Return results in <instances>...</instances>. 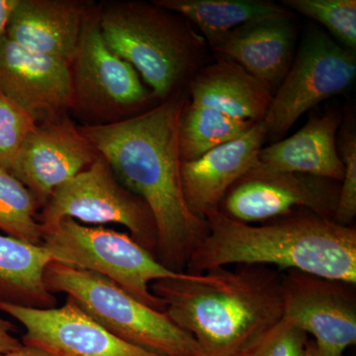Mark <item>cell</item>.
<instances>
[{
  "label": "cell",
  "mask_w": 356,
  "mask_h": 356,
  "mask_svg": "<svg viewBox=\"0 0 356 356\" xmlns=\"http://www.w3.org/2000/svg\"><path fill=\"white\" fill-rule=\"evenodd\" d=\"M15 330L13 323L0 318V355L18 350L23 346L22 341L13 336Z\"/></svg>",
  "instance_id": "obj_28"
},
{
  "label": "cell",
  "mask_w": 356,
  "mask_h": 356,
  "mask_svg": "<svg viewBox=\"0 0 356 356\" xmlns=\"http://www.w3.org/2000/svg\"><path fill=\"white\" fill-rule=\"evenodd\" d=\"M207 233L194 248L188 273L259 264L297 270L356 284V229L337 224L308 210L245 224L220 211L205 218Z\"/></svg>",
  "instance_id": "obj_3"
},
{
  "label": "cell",
  "mask_w": 356,
  "mask_h": 356,
  "mask_svg": "<svg viewBox=\"0 0 356 356\" xmlns=\"http://www.w3.org/2000/svg\"><path fill=\"white\" fill-rule=\"evenodd\" d=\"M341 182L294 172L252 168L227 192L219 209L225 216L245 224L264 222L308 210L332 220Z\"/></svg>",
  "instance_id": "obj_9"
},
{
  "label": "cell",
  "mask_w": 356,
  "mask_h": 356,
  "mask_svg": "<svg viewBox=\"0 0 356 356\" xmlns=\"http://www.w3.org/2000/svg\"><path fill=\"white\" fill-rule=\"evenodd\" d=\"M188 100L177 93L137 116L79 128L119 181L147 204L158 229L156 259L178 273H185L207 233L206 222L191 214L182 191L178 131Z\"/></svg>",
  "instance_id": "obj_1"
},
{
  "label": "cell",
  "mask_w": 356,
  "mask_h": 356,
  "mask_svg": "<svg viewBox=\"0 0 356 356\" xmlns=\"http://www.w3.org/2000/svg\"><path fill=\"white\" fill-rule=\"evenodd\" d=\"M43 205L17 178L0 168V229L7 236L42 245L38 211Z\"/></svg>",
  "instance_id": "obj_23"
},
{
  "label": "cell",
  "mask_w": 356,
  "mask_h": 356,
  "mask_svg": "<svg viewBox=\"0 0 356 356\" xmlns=\"http://www.w3.org/2000/svg\"><path fill=\"white\" fill-rule=\"evenodd\" d=\"M257 123L238 120L187 102L180 118L178 140L182 163L242 137Z\"/></svg>",
  "instance_id": "obj_22"
},
{
  "label": "cell",
  "mask_w": 356,
  "mask_h": 356,
  "mask_svg": "<svg viewBox=\"0 0 356 356\" xmlns=\"http://www.w3.org/2000/svg\"><path fill=\"white\" fill-rule=\"evenodd\" d=\"M98 156L79 129L65 119L37 125L26 138L9 173L44 206L60 185L86 170Z\"/></svg>",
  "instance_id": "obj_13"
},
{
  "label": "cell",
  "mask_w": 356,
  "mask_h": 356,
  "mask_svg": "<svg viewBox=\"0 0 356 356\" xmlns=\"http://www.w3.org/2000/svg\"><path fill=\"white\" fill-rule=\"evenodd\" d=\"M307 356H332L327 355L324 351L320 350L316 346L315 341H309L308 348H307Z\"/></svg>",
  "instance_id": "obj_31"
},
{
  "label": "cell",
  "mask_w": 356,
  "mask_h": 356,
  "mask_svg": "<svg viewBox=\"0 0 356 356\" xmlns=\"http://www.w3.org/2000/svg\"><path fill=\"white\" fill-rule=\"evenodd\" d=\"M44 282L51 294L64 293L98 324L127 343L161 356H203L195 339L163 312L140 303L100 274L53 261Z\"/></svg>",
  "instance_id": "obj_5"
},
{
  "label": "cell",
  "mask_w": 356,
  "mask_h": 356,
  "mask_svg": "<svg viewBox=\"0 0 356 356\" xmlns=\"http://www.w3.org/2000/svg\"><path fill=\"white\" fill-rule=\"evenodd\" d=\"M308 337L283 318L240 356H307Z\"/></svg>",
  "instance_id": "obj_27"
},
{
  "label": "cell",
  "mask_w": 356,
  "mask_h": 356,
  "mask_svg": "<svg viewBox=\"0 0 356 356\" xmlns=\"http://www.w3.org/2000/svg\"><path fill=\"white\" fill-rule=\"evenodd\" d=\"M343 119L337 111L312 116L294 135L262 147L254 168L302 173L341 182L344 170L337 137Z\"/></svg>",
  "instance_id": "obj_18"
},
{
  "label": "cell",
  "mask_w": 356,
  "mask_h": 356,
  "mask_svg": "<svg viewBox=\"0 0 356 356\" xmlns=\"http://www.w3.org/2000/svg\"><path fill=\"white\" fill-rule=\"evenodd\" d=\"M151 291L203 356H240L284 317L282 273L270 266L185 273L154 281Z\"/></svg>",
  "instance_id": "obj_2"
},
{
  "label": "cell",
  "mask_w": 356,
  "mask_h": 356,
  "mask_svg": "<svg viewBox=\"0 0 356 356\" xmlns=\"http://www.w3.org/2000/svg\"><path fill=\"white\" fill-rule=\"evenodd\" d=\"M266 140V126L259 122L242 137L181 163L182 191L194 217L205 221L207 215L219 209L229 189L257 165Z\"/></svg>",
  "instance_id": "obj_15"
},
{
  "label": "cell",
  "mask_w": 356,
  "mask_h": 356,
  "mask_svg": "<svg viewBox=\"0 0 356 356\" xmlns=\"http://www.w3.org/2000/svg\"><path fill=\"white\" fill-rule=\"evenodd\" d=\"M67 218L88 224L122 225L134 241L156 255L158 229L153 213L119 181L100 154L92 165L54 192L38 221L42 228H48Z\"/></svg>",
  "instance_id": "obj_8"
},
{
  "label": "cell",
  "mask_w": 356,
  "mask_h": 356,
  "mask_svg": "<svg viewBox=\"0 0 356 356\" xmlns=\"http://www.w3.org/2000/svg\"><path fill=\"white\" fill-rule=\"evenodd\" d=\"M0 311L25 327L24 346L58 356H161L114 336L67 297L62 307L26 308L0 301Z\"/></svg>",
  "instance_id": "obj_12"
},
{
  "label": "cell",
  "mask_w": 356,
  "mask_h": 356,
  "mask_svg": "<svg viewBox=\"0 0 356 356\" xmlns=\"http://www.w3.org/2000/svg\"><path fill=\"white\" fill-rule=\"evenodd\" d=\"M17 1L18 0H0V39L6 35L7 24Z\"/></svg>",
  "instance_id": "obj_29"
},
{
  "label": "cell",
  "mask_w": 356,
  "mask_h": 356,
  "mask_svg": "<svg viewBox=\"0 0 356 356\" xmlns=\"http://www.w3.org/2000/svg\"><path fill=\"white\" fill-rule=\"evenodd\" d=\"M0 356H58L48 351L40 350V348H33V346H24L23 344L18 350L10 351V353H4Z\"/></svg>",
  "instance_id": "obj_30"
},
{
  "label": "cell",
  "mask_w": 356,
  "mask_h": 356,
  "mask_svg": "<svg viewBox=\"0 0 356 356\" xmlns=\"http://www.w3.org/2000/svg\"><path fill=\"white\" fill-rule=\"evenodd\" d=\"M297 30L296 17L289 11L238 26L210 50L242 67L274 95L291 67Z\"/></svg>",
  "instance_id": "obj_16"
},
{
  "label": "cell",
  "mask_w": 356,
  "mask_h": 356,
  "mask_svg": "<svg viewBox=\"0 0 356 356\" xmlns=\"http://www.w3.org/2000/svg\"><path fill=\"white\" fill-rule=\"evenodd\" d=\"M42 245L54 261L100 274L140 303L165 313L163 301L151 291L154 281L179 277L130 235L104 227H88L63 219L42 228Z\"/></svg>",
  "instance_id": "obj_6"
},
{
  "label": "cell",
  "mask_w": 356,
  "mask_h": 356,
  "mask_svg": "<svg viewBox=\"0 0 356 356\" xmlns=\"http://www.w3.org/2000/svg\"><path fill=\"white\" fill-rule=\"evenodd\" d=\"M154 3L195 25L209 49L238 26L290 11L267 0H156Z\"/></svg>",
  "instance_id": "obj_21"
},
{
  "label": "cell",
  "mask_w": 356,
  "mask_h": 356,
  "mask_svg": "<svg viewBox=\"0 0 356 356\" xmlns=\"http://www.w3.org/2000/svg\"><path fill=\"white\" fill-rule=\"evenodd\" d=\"M282 3L320 23L337 43L356 51L355 0H283Z\"/></svg>",
  "instance_id": "obj_24"
},
{
  "label": "cell",
  "mask_w": 356,
  "mask_h": 356,
  "mask_svg": "<svg viewBox=\"0 0 356 356\" xmlns=\"http://www.w3.org/2000/svg\"><path fill=\"white\" fill-rule=\"evenodd\" d=\"M110 50L129 63L165 102L206 65L209 47L191 23L163 7L126 2L98 15Z\"/></svg>",
  "instance_id": "obj_4"
},
{
  "label": "cell",
  "mask_w": 356,
  "mask_h": 356,
  "mask_svg": "<svg viewBox=\"0 0 356 356\" xmlns=\"http://www.w3.org/2000/svg\"><path fill=\"white\" fill-rule=\"evenodd\" d=\"M0 95L32 115L57 114L74 106L70 65L60 58L0 39Z\"/></svg>",
  "instance_id": "obj_14"
},
{
  "label": "cell",
  "mask_w": 356,
  "mask_h": 356,
  "mask_svg": "<svg viewBox=\"0 0 356 356\" xmlns=\"http://www.w3.org/2000/svg\"><path fill=\"white\" fill-rule=\"evenodd\" d=\"M337 151L343 165L339 200L332 221L351 227L356 216V128L355 115L343 119L337 137Z\"/></svg>",
  "instance_id": "obj_25"
},
{
  "label": "cell",
  "mask_w": 356,
  "mask_h": 356,
  "mask_svg": "<svg viewBox=\"0 0 356 356\" xmlns=\"http://www.w3.org/2000/svg\"><path fill=\"white\" fill-rule=\"evenodd\" d=\"M70 70L74 105L88 111L120 113L149 100L137 70L105 43L95 14L86 13Z\"/></svg>",
  "instance_id": "obj_11"
},
{
  "label": "cell",
  "mask_w": 356,
  "mask_h": 356,
  "mask_svg": "<svg viewBox=\"0 0 356 356\" xmlns=\"http://www.w3.org/2000/svg\"><path fill=\"white\" fill-rule=\"evenodd\" d=\"M54 261L43 245L0 235V301L26 308L49 309L57 304L44 282Z\"/></svg>",
  "instance_id": "obj_20"
},
{
  "label": "cell",
  "mask_w": 356,
  "mask_h": 356,
  "mask_svg": "<svg viewBox=\"0 0 356 356\" xmlns=\"http://www.w3.org/2000/svg\"><path fill=\"white\" fill-rule=\"evenodd\" d=\"M36 119L0 95V168L9 172Z\"/></svg>",
  "instance_id": "obj_26"
},
{
  "label": "cell",
  "mask_w": 356,
  "mask_h": 356,
  "mask_svg": "<svg viewBox=\"0 0 356 356\" xmlns=\"http://www.w3.org/2000/svg\"><path fill=\"white\" fill-rule=\"evenodd\" d=\"M189 103L238 120L259 123L266 118L273 92L240 65L217 58L204 65L188 83Z\"/></svg>",
  "instance_id": "obj_19"
},
{
  "label": "cell",
  "mask_w": 356,
  "mask_h": 356,
  "mask_svg": "<svg viewBox=\"0 0 356 356\" xmlns=\"http://www.w3.org/2000/svg\"><path fill=\"white\" fill-rule=\"evenodd\" d=\"M88 11L72 0H18L7 38L21 48L72 64Z\"/></svg>",
  "instance_id": "obj_17"
},
{
  "label": "cell",
  "mask_w": 356,
  "mask_h": 356,
  "mask_svg": "<svg viewBox=\"0 0 356 356\" xmlns=\"http://www.w3.org/2000/svg\"><path fill=\"white\" fill-rule=\"evenodd\" d=\"M284 318L315 337L327 355L356 343V284L301 271L282 273Z\"/></svg>",
  "instance_id": "obj_10"
},
{
  "label": "cell",
  "mask_w": 356,
  "mask_h": 356,
  "mask_svg": "<svg viewBox=\"0 0 356 356\" xmlns=\"http://www.w3.org/2000/svg\"><path fill=\"white\" fill-rule=\"evenodd\" d=\"M356 76L355 51L320 29H310L273 102L264 124L267 139L278 142L309 110L343 95Z\"/></svg>",
  "instance_id": "obj_7"
}]
</instances>
